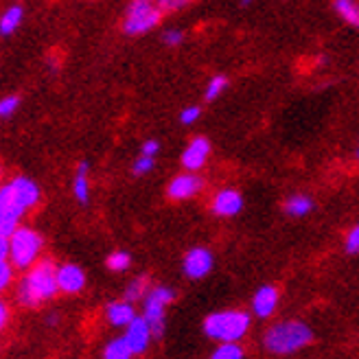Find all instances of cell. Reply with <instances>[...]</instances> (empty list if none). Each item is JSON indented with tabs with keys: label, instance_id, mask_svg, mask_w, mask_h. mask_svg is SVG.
I'll use <instances>...</instances> for the list:
<instances>
[{
	"label": "cell",
	"instance_id": "obj_2",
	"mask_svg": "<svg viewBox=\"0 0 359 359\" xmlns=\"http://www.w3.org/2000/svg\"><path fill=\"white\" fill-rule=\"evenodd\" d=\"M313 342V331L300 320H285L269 327L263 335V346L272 355H294Z\"/></svg>",
	"mask_w": 359,
	"mask_h": 359
},
{
	"label": "cell",
	"instance_id": "obj_11",
	"mask_svg": "<svg viewBox=\"0 0 359 359\" xmlns=\"http://www.w3.org/2000/svg\"><path fill=\"white\" fill-rule=\"evenodd\" d=\"M210 210L217 215V217H235L243 210V195L235 189H222L215 193Z\"/></svg>",
	"mask_w": 359,
	"mask_h": 359
},
{
	"label": "cell",
	"instance_id": "obj_27",
	"mask_svg": "<svg viewBox=\"0 0 359 359\" xmlns=\"http://www.w3.org/2000/svg\"><path fill=\"white\" fill-rule=\"evenodd\" d=\"M11 283H13V265L5 261V263H0V294H3Z\"/></svg>",
	"mask_w": 359,
	"mask_h": 359
},
{
	"label": "cell",
	"instance_id": "obj_6",
	"mask_svg": "<svg viewBox=\"0 0 359 359\" xmlns=\"http://www.w3.org/2000/svg\"><path fill=\"white\" fill-rule=\"evenodd\" d=\"M165 13L156 7V0H132L123 18L125 35H142L149 33Z\"/></svg>",
	"mask_w": 359,
	"mask_h": 359
},
{
	"label": "cell",
	"instance_id": "obj_29",
	"mask_svg": "<svg viewBox=\"0 0 359 359\" xmlns=\"http://www.w3.org/2000/svg\"><path fill=\"white\" fill-rule=\"evenodd\" d=\"M344 250L348 255H357L359 252V224L346 235V241H344Z\"/></svg>",
	"mask_w": 359,
	"mask_h": 359
},
{
	"label": "cell",
	"instance_id": "obj_7",
	"mask_svg": "<svg viewBox=\"0 0 359 359\" xmlns=\"http://www.w3.org/2000/svg\"><path fill=\"white\" fill-rule=\"evenodd\" d=\"M29 212L25 202L18 197L11 182L0 187V235L9 237L11 232L20 226V219Z\"/></svg>",
	"mask_w": 359,
	"mask_h": 359
},
{
	"label": "cell",
	"instance_id": "obj_25",
	"mask_svg": "<svg viewBox=\"0 0 359 359\" xmlns=\"http://www.w3.org/2000/svg\"><path fill=\"white\" fill-rule=\"evenodd\" d=\"M18 107H20V99H18L15 95L3 97V99H0V118L11 116L18 110Z\"/></svg>",
	"mask_w": 359,
	"mask_h": 359
},
{
	"label": "cell",
	"instance_id": "obj_15",
	"mask_svg": "<svg viewBox=\"0 0 359 359\" xmlns=\"http://www.w3.org/2000/svg\"><path fill=\"white\" fill-rule=\"evenodd\" d=\"M105 318L110 325L114 327H128L130 322L136 318V311H134V302H128V300H114L107 304L105 309Z\"/></svg>",
	"mask_w": 359,
	"mask_h": 359
},
{
	"label": "cell",
	"instance_id": "obj_12",
	"mask_svg": "<svg viewBox=\"0 0 359 359\" xmlns=\"http://www.w3.org/2000/svg\"><path fill=\"white\" fill-rule=\"evenodd\" d=\"M210 156V142L204 136H197L189 142V147L182 151V167L187 171H200Z\"/></svg>",
	"mask_w": 359,
	"mask_h": 359
},
{
	"label": "cell",
	"instance_id": "obj_28",
	"mask_svg": "<svg viewBox=\"0 0 359 359\" xmlns=\"http://www.w3.org/2000/svg\"><path fill=\"white\" fill-rule=\"evenodd\" d=\"M191 3V0H156V7L163 13H173Z\"/></svg>",
	"mask_w": 359,
	"mask_h": 359
},
{
	"label": "cell",
	"instance_id": "obj_33",
	"mask_svg": "<svg viewBox=\"0 0 359 359\" xmlns=\"http://www.w3.org/2000/svg\"><path fill=\"white\" fill-rule=\"evenodd\" d=\"M7 325H9V304L0 298V331H3Z\"/></svg>",
	"mask_w": 359,
	"mask_h": 359
},
{
	"label": "cell",
	"instance_id": "obj_36",
	"mask_svg": "<svg viewBox=\"0 0 359 359\" xmlns=\"http://www.w3.org/2000/svg\"><path fill=\"white\" fill-rule=\"evenodd\" d=\"M357 158H359V151H357Z\"/></svg>",
	"mask_w": 359,
	"mask_h": 359
},
{
	"label": "cell",
	"instance_id": "obj_30",
	"mask_svg": "<svg viewBox=\"0 0 359 359\" xmlns=\"http://www.w3.org/2000/svg\"><path fill=\"white\" fill-rule=\"evenodd\" d=\"M200 114H202V110L197 105H189V107H184L182 112H180V123L182 125H193L197 118H200Z\"/></svg>",
	"mask_w": 359,
	"mask_h": 359
},
{
	"label": "cell",
	"instance_id": "obj_34",
	"mask_svg": "<svg viewBox=\"0 0 359 359\" xmlns=\"http://www.w3.org/2000/svg\"><path fill=\"white\" fill-rule=\"evenodd\" d=\"M9 261V237L0 235V263Z\"/></svg>",
	"mask_w": 359,
	"mask_h": 359
},
{
	"label": "cell",
	"instance_id": "obj_20",
	"mask_svg": "<svg viewBox=\"0 0 359 359\" xmlns=\"http://www.w3.org/2000/svg\"><path fill=\"white\" fill-rule=\"evenodd\" d=\"M132 357H134V353L123 337L112 339V342L107 344L103 351V359H132Z\"/></svg>",
	"mask_w": 359,
	"mask_h": 359
},
{
	"label": "cell",
	"instance_id": "obj_24",
	"mask_svg": "<svg viewBox=\"0 0 359 359\" xmlns=\"http://www.w3.org/2000/svg\"><path fill=\"white\" fill-rule=\"evenodd\" d=\"M226 88H228V79L224 75H215L208 81V86H206V93H204L206 101H215L217 97H222V93H224Z\"/></svg>",
	"mask_w": 359,
	"mask_h": 359
},
{
	"label": "cell",
	"instance_id": "obj_16",
	"mask_svg": "<svg viewBox=\"0 0 359 359\" xmlns=\"http://www.w3.org/2000/svg\"><path fill=\"white\" fill-rule=\"evenodd\" d=\"M25 20V9L22 5H11L3 11V15H0V35L3 38H9V35H13L18 29H20Z\"/></svg>",
	"mask_w": 359,
	"mask_h": 359
},
{
	"label": "cell",
	"instance_id": "obj_31",
	"mask_svg": "<svg viewBox=\"0 0 359 359\" xmlns=\"http://www.w3.org/2000/svg\"><path fill=\"white\" fill-rule=\"evenodd\" d=\"M182 40H184V33L180 29H169L163 33V42L167 46H177V44H182Z\"/></svg>",
	"mask_w": 359,
	"mask_h": 359
},
{
	"label": "cell",
	"instance_id": "obj_13",
	"mask_svg": "<svg viewBox=\"0 0 359 359\" xmlns=\"http://www.w3.org/2000/svg\"><path fill=\"white\" fill-rule=\"evenodd\" d=\"M57 287L64 294H79L86 287L83 269L75 263H64L57 267Z\"/></svg>",
	"mask_w": 359,
	"mask_h": 359
},
{
	"label": "cell",
	"instance_id": "obj_9",
	"mask_svg": "<svg viewBox=\"0 0 359 359\" xmlns=\"http://www.w3.org/2000/svg\"><path fill=\"white\" fill-rule=\"evenodd\" d=\"M215 265V259H212V252L208 248H191L189 252L184 255V261H182V269L184 274L193 280L197 278H204L210 274V269Z\"/></svg>",
	"mask_w": 359,
	"mask_h": 359
},
{
	"label": "cell",
	"instance_id": "obj_17",
	"mask_svg": "<svg viewBox=\"0 0 359 359\" xmlns=\"http://www.w3.org/2000/svg\"><path fill=\"white\" fill-rule=\"evenodd\" d=\"M73 195L79 204L90 202V165L88 163L77 165V171L73 177Z\"/></svg>",
	"mask_w": 359,
	"mask_h": 359
},
{
	"label": "cell",
	"instance_id": "obj_19",
	"mask_svg": "<svg viewBox=\"0 0 359 359\" xmlns=\"http://www.w3.org/2000/svg\"><path fill=\"white\" fill-rule=\"evenodd\" d=\"M311 210H313V202L307 195H292L290 200L285 202V212L290 215V217H304V215H309Z\"/></svg>",
	"mask_w": 359,
	"mask_h": 359
},
{
	"label": "cell",
	"instance_id": "obj_1",
	"mask_svg": "<svg viewBox=\"0 0 359 359\" xmlns=\"http://www.w3.org/2000/svg\"><path fill=\"white\" fill-rule=\"evenodd\" d=\"M57 292V267L53 265V261L44 259L27 269V274L18 285L15 296L18 302L25 304V307H38V304L55 298Z\"/></svg>",
	"mask_w": 359,
	"mask_h": 359
},
{
	"label": "cell",
	"instance_id": "obj_3",
	"mask_svg": "<svg viewBox=\"0 0 359 359\" xmlns=\"http://www.w3.org/2000/svg\"><path fill=\"white\" fill-rule=\"evenodd\" d=\"M252 325L250 313L241 309H226L215 311L204 320V333L215 342H239L245 337Z\"/></svg>",
	"mask_w": 359,
	"mask_h": 359
},
{
	"label": "cell",
	"instance_id": "obj_21",
	"mask_svg": "<svg viewBox=\"0 0 359 359\" xmlns=\"http://www.w3.org/2000/svg\"><path fill=\"white\" fill-rule=\"evenodd\" d=\"M147 292H149V278L147 276H138L128 285V290H125V300H128V302L142 300Z\"/></svg>",
	"mask_w": 359,
	"mask_h": 359
},
{
	"label": "cell",
	"instance_id": "obj_35",
	"mask_svg": "<svg viewBox=\"0 0 359 359\" xmlns=\"http://www.w3.org/2000/svg\"><path fill=\"white\" fill-rule=\"evenodd\" d=\"M255 0H241V5H252Z\"/></svg>",
	"mask_w": 359,
	"mask_h": 359
},
{
	"label": "cell",
	"instance_id": "obj_32",
	"mask_svg": "<svg viewBox=\"0 0 359 359\" xmlns=\"http://www.w3.org/2000/svg\"><path fill=\"white\" fill-rule=\"evenodd\" d=\"M158 151H160V142L154 140V138L145 140V142H142V147H140V154H142V156H151V158H156Z\"/></svg>",
	"mask_w": 359,
	"mask_h": 359
},
{
	"label": "cell",
	"instance_id": "obj_4",
	"mask_svg": "<svg viewBox=\"0 0 359 359\" xmlns=\"http://www.w3.org/2000/svg\"><path fill=\"white\" fill-rule=\"evenodd\" d=\"M42 245V237L33 228L18 226L9 235V263L15 269H29L40 261Z\"/></svg>",
	"mask_w": 359,
	"mask_h": 359
},
{
	"label": "cell",
	"instance_id": "obj_14",
	"mask_svg": "<svg viewBox=\"0 0 359 359\" xmlns=\"http://www.w3.org/2000/svg\"><path fill=\"white\" fill-rule=\"evenodd\" d=\"M278 290L274 285H263L257 290L255 298H252V313L257 318H269L274 316V311L278 309Z\"/></svg>",
	"mask_w": 359,
	"mask_h": 359
},
{
	"label": "cell",
	"instance_id": "obj_8",
	"mask_svg": "<svg viewBox=\"0 0 359 359\" xmlns=\"http://www.w3.org/2000/svg\"><path fill=\"white\" fill-rule=\"evenodd\" d=\"M202 189H204V180L197 175V171H187V173H180L171 180L167 187V195L173 202H184L195 195H200Z\"/></svg>",
	"mask_w": 359,
	"mask_h": 359
},
{
	"label": "cell",
	"instance_id": "obj_5",
	"mask_svg": "<svg viewBox=\"0 0 359 359\" xmlns=\"http://www.w3.org/2000/svg\"><path fill=\"white\" fill-rule=\"evenodd\" d=\"M173 300H175V292L165 285L154 287L142 298V318L147 320L154 337H160L165 333V313Z\"/></svg>",
	"mask_w": 359,
	"mask_h": 359
},
{
	"label": "cell",
	"instance_id": "obj_18",
	"mask_svg": "<svg viewBox=\"0 0 359 359\" xmlns=\"http://www.w3.org/2000/svg\"><path fill=\"white\" fill-rule=\"evenodd\" d=\"M335 13L351 27H359V3L357 0H333Z\"/></svg>",
	"mask_w": 359,
	"mask_h": 359
},
{
	"label": "cell",
	"instance_id": "obj_26",
	"mask_svg": "<svg viewBox=\"0 0 359 359\" xmlns=\"http://www.w3.org/2000/svg\"><path fill=\"white\" fill-rule=\"evenodd\" d=\"M154 165H156V160L151 158V156H138L136 160H134V167H132V171L136 173V175H147L151 169H154Z\"/></svg>",
	"mask_w": 359,
	"mask_h": 359
},
{
	"label": "cell",
	"instance_id": "obj_22",
	"mask_svg": "<svg viewBox=\"0 0 359 359\" xmlns=\"http://www.w3.org/2000/svg\"><path fill=\"white\" fill-rule=\"evenodd\" d=\"M245 353L241 348V344L237 342H219V346L212 351L210 359H243Z\"/></svg>",
	"mask_w": 359,
	"mask_h": 359
},
{
	"label": "cell",
	"instance_id": "obj_10",
	"mask_svg": "<svg viewBox=\"0 0 359 359\" xmlns=\"http://www.w3.org/2000/svg\"><path fill=\"white\" fill-rule=\"evenodd\" d=\"M151 337H154V333L147 325V320L142 316H136L130 325L125 327V335H123V339L128 342V346L132 348L134 355L145 353L149 342H151Z\"/></svg>",
	"mask_w": 359,
	"mask_h": 359
},
{
	"label": "cell",
	"instance_id": "obj_23",
	"mask_svg": "<svg viewBox=\"0 0 359 359\" xmlns=\"http://www.w3.org/2000/svg\"><path fill=\"white\" fill-rule=\"evenodd\" d=\"M105 265L107 269H112V272H125V269L132 265V257L128 252H123V250H116V252L107 257Z\"/></svg>",
	"mask_w": 359,
	"mask_h": 359
}]
</instances>
